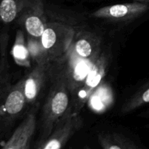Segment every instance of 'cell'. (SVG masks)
<instances>
[{
	"mask_svg": "<svg viewBox=\"0 0 149 149\" xmlns=\"http://www.w3.org/2000/svg\"><path fill=\"white\" fill-rule=\"evenodd\" d=\"M9 33H0V139L10 132L17 121L28 113L23 79L13 82L8 60Z\"/></svg>",
	"mask_w": 149,
	"mask_h": 149,
	"instance_id": "obj_1",
	"label": "cell"
},
{
	"mask_svg": "<svg viewBox=\"0 0 149 149\" xmlns=\"http://www.w3.org/2000/svg\"><path fill=\"white\" fill-rule=\"evenodd\" d=\"M49 83L41 113V133L37 145L51 135L61 120L71 115L72 95L61 61L53 63Z\"/></svg>",
	"mask_w": 149,
	"mask_h": 149,
	"instance_id": "obj_2",
	"label": "cell"
},
{
	"mask_svg": "<svg viewBox=\"0 0 149 149\" xmlns=\"http://www.w3.org/2000/svg\"><path fill=\"white\" fill-rule=\"evenodd\" d=\"M76 33V29L69 25L48 21L39 39L48 61L52 63L63 61L69 51Z\"/></svg>",
	"mask_w": 149,
	"mask_h": 149,
	"instance_id": "obj_3",
	"label": "cell"
},
{
	"mask_svg": "<svg viewBox=\"0 0 149 149\" xmlns=\"http://www.w3.org/2000/svg\"><path fill=\"white\" fill-rule=\"evenodd\" d=\"M111 55L109 49H103L90 71L87 74L81 87L72 95L70 113H80L81 110L101 84L107 74Z\"/></svg>",
	"mask_w": 149,
	"mask_h": 149,
	"instance_id": "obj_4",
	"label": "cell"
},
{
	"mask_svg": "<svg viewBox=\"0 0 149 149\" xmlns=\"http://www.w3.org/2000/svg\"><path fill=\"white\" fill-rule=\"evenodd\" d=\"M52 63L45 62L35 64L33 68L22 78L25 98L29 108L39 106V98L45 86L50 81Z\"/></svg>",
	"mask_w": 149,
	"mask_h": 149,
	"instance_id": "obj_5",
	"label": "cell"
},
{
	"mask_svg": "<svg viewBox=\"0 0 149 149\" xmlns=\"http://www.w3.org/2000/svg\"><path fill=\"white\" fill-rule=\"evenodd\" d=\"M81 113H71L58 124L53 132L36 149H62L68 141L82 128Z\"/></svg>",
	"mask_w": 149,
	"mask_h": 149,
	"instance_id": "obj_6",
	"label": "cell"
},
{
	"mask_svg": "<svg viewBox=\"0 0 149 149\" xmlns=\"http://www.w3.org/2000/svg\"><path fill=\"white\" fill-rule=\"evenodd\" d=\"M148 9V4L139 1L116 4L100 7L93 12L91 16L112 22H129L143 15Z\"/></svg>",
	"mask_w": 149,
	"mask_h": 149,
	"instance_id": "obj_7",
	"label": "cell"
},
{
	"mask_svg": "<svg viewBox=\"0 0 149 149\" xmlns=\"http://www.w3.org/2000/svg\"><path fill=\"white\" fill-rule=\"evenodd\" d=\"M45 6L42 0H36L34 4L23 13L15 22L29 37L39 39L48 21Z\"/></svg>",
	"mask_w": 149,
	"mask_h": 149,
	"instance_id": "obj_8",
	"label": "cell"
},
{
	"mask_svg": "<svg viewBox=\"0 0 149 149\" xmlns=\"http://www.w3.org/2000/svg\"><path fill=\"white\" fill-rule=\"evenodd\" d=\"M37 108L38 106L31 108L26 113L1 149H30L37 123L36 113Z\"/></svg>",
	"mask_w": 149,
	"mask_h": 149,
	"instance_id": "obj_9",
	"label": "cell"
},
{
	"mask_svg": "<svg viewBox=\"0 0 149 149\" xmlns=\"http://www.w3.org/2000/svg\"><path fill=\"white\" fill-rule=\"evenodd\" d=\"M70 48L79 58L97 60L103 51L102 39L95 33L76 29L75 36Z\"/></svg>",
	"mask_w": 149,
	"mask_h": 149,
	"instance_id": "obj_10",
	"label": "cell"
},
{
	"mask_svg": "<svg viewBox=\"0 0 149 149\" xmlns=\"http://www.w3.org/2000/svg\"><path fill=\"white\" fill-rule=\"evenodd\" d=\"M36 0H0V23L9 25L17 21Z\"/></svg>",
	"mask_w": 149,
	"mask_h": 149,
	"instance_id": "obj_11",
	"label": "cell"
},
{
	"mask_svg": "<svg viewBox=\"0 0 149 149\" xmlns=\"http://www.w3.org/2000/svg\"><path fill=\"white\" fill-rule=\"evenodd\" d=\"M147 103H149V81L138 89L124 103L121 108V113L122 114L129 113Z\"/></svg>",
	"mask_w": 149,
	"mask_h": 149,
	"instance_id": "obj_12",
	"label": "cell"
},
{
	"mask_svg": "<svg viewBox=\"0 0 149 149\" xmlns=\"http://www.w3.org/2000/svg\"><path fill=\"white\" fill-rule=\"evenodd\" d=\"M47 16L50 17L51 19H58L55 22L64 23V24L69 25L75 28L78 23H81V16L77 15L76 13H72L68 10H64L59 9L58 7H54L52 5H49L45 7Z\"/></svg>",
	"mask_w": 149,
	"mask_h": 149,
	"instance_id": "obj_13",
	"label": "cell"
},
{
	"mask_svg": "<svg viewBox=\"0 0 149 149\" xmlns=\"http://www.w3.org/2000/svg\"><path fill=\"white\" fill-rule=\"evenodd\" d=\"M12 55L16 63L22 66L29 65L31 58L27 45H25L23 34L21 31H18L16 34L15 41L12 49Z\"/></svg>",
	"mask_w": 149,
	"mask_h": 149,
	"instance_id": "obj_14",
	"label": "cell"
},
{
	"mask_svg": "<svg viewBox=\"0 0 149 149\" xmlns=\"http://www.w3.org/2000/svg\"><path fill=\"white\" fill-rule=\"evenodd\" d=\"M97 140L103 149H122L111 132L100 133L97 136Z\"/></svg>",
	"mask_w": 149,
	"mask_h": 149,
	"instance_id": "obj_15",
	"label": "cell"
},
{
	"mask_svg": "<svg viewBox=\"0 0 149 149\" xmlns=\"http://www.w3.org/2000/svg\"><path fill=\"white\" fill-rule=\"evenodd\" d=\"M138 1H146V2H149V0H135Z\"/></svg>",
	"mask_w": 149,
	"mask_h": 149,
	"instance_id": "obj_16",
	"label": "cell"
},
{
	"mask_svg": "<svg viewBox=\"0 0 149 149\" xmlns=\"http://www.w3.org/2000/svg\"><path fill=\"white\" fill-rule=\"evenodd\" d=\"M84 149H92V148H90V147H88V146H86L85 148H84Z\"/></svg>",
	"mask_w": 149,
	"mask_h": 149,
	"instance_id": "obj_17",
	"label": "cell"
}]
</instances>
